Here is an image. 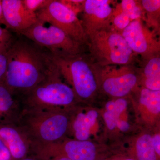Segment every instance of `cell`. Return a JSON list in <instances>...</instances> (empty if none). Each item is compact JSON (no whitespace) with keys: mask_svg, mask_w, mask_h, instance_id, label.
Returning <instances> with one entry per match:
<instances>
[{"mask_svg":"<svg viewBox=\"0 0 160 160\" xmlns=\"http://www.w3.org/2000/svg\"><path fill=\"white\" fill-rule=\"evenodd\" d=\"M18 35L6 52L4 84L21 98L46 80L57 67L49 51Z\"/></svg>","mask_w":160,"mask_h":160,"instance_id":"1","label":"cell"},{"mask_svg":"<svg viewBox=\"0 0 160 160\" xmlns=\"http://www.w3.org/2000/svg\"><path fill=\"white\" fill-rule=\"evenodd\" d=\"M70 111L22 108L17 125L35 147L57 142L69 132Z\"/></svg>","mask_w":160,"mask_h":160,"instance_id":"2","label":"cell"},{"mask_svg":"<svg viewBox=\"0 0 160 160\" xmlns=\"http://www.w3.org/2000/svg\"><path fill=\"white\" fill-rule=\"evenodd\" d=\"M52 57L61 77L69 84L79 102L94 96L100 86V66L90 56L82 52L76 55Z\"/></svg>","mask_w":160,"mask_h":160,"instance_id":"3","label":"cell"},{"mask_svg":"<svg viewBox=\"0 0 160 160\" xmlns=\"http://www.w3.org/2000/svg\"><path fill=\"white\" fill-rule=\"evenodd\" d=\"M61 78L57 67L46 80L20 98L22 109L72 110L79 102L72 89L63 82Z\"/></svg>","mask_w":160,"mask_h":160,"instance_id":"4","label":"cell"},{"mask_svg":"<svg viewBox=\"0 0 160 160\" xmlns=\"http://www.w3.org/2000/svg\"><path fill=\"white\" fill-rule=\"evenodd\" d=\"M90 58L100 67L130 65L135 55L120 32L110 27L89 36Z\"/></svg>","mask_w":160,"mask_h":160,"instance_id":"5","label":"cell"},{"mask_svg":"<svg viewBox=\"0 0 160 160\" xmlns=\"http://www.w3.org/2000/svg\"><path fill=\"white\" fill-rule=\"evenodd\" d=\"M38 19L20 34L49 51L53 57L76 55L82 53L84 45L72 39L56 26Z\"/></svg>","mask_w":160,"mask_h":160,"instance_id":"6","label":"cell"},{"mask_svg":"<svg viewBox=\"0 0 160 160\" xmlns=\"http://www.w3.org/2000/svg\"><path fill=\"white\" fill-rule=\"evenodd\" d=\"M32 154L38 160H48L62 156L71 160H99L106 158L89 141L65 139L56 142L35 147Z\"/></svg>","mask_w":160,"mask_h":160,"instance_id":"7","label":"cell"},{"mask_svg":"<svg viewBox=\"0 0 160 160\" xmlns=\"http://www.w3.org/2000/svg\"><path fill=\"white\" fill-rule=\"evenodd\" d=\"M36 14L38 20L56 26L84 46L87 45V37L81 20L60 0H51L47 6Z\"/></svg>","mask_w":160,"mask_h":160,"instance_id":"8","label":"cell"},{"mask_svg":"<svg viewBox=\"0 0 160 160\" xmlns=\"http://www.w3.org/2000/svg\"><path fill=\"white\" fill-rule=\"evenodd\" d=\"M100 86L109 96L117 98L125 97L137 85L138 77L133 67L129 65L100 67Z\"/></svg>","mask_w":160,"mask_h":160,"instance_id":"9","label":"cell"},{"mask_svg":"<svg viewBox=\"0 0 160 160\" xmlns=\"http://www.w3.org/2000/svg\"><path fill=\"white\" fill-rule=\"evenodd\" d=\"M121 34L135 54L147 59L159 54L160 41L142 19L131 22Z\"/></svg>","mask_w":160,"mask_h":160,"instance_id":"10","label":"cell"},{"mask_svg":"<svg viewBox=\"0 0 160 160\" xmlns=\"http://www.w3.org/2000/svg\"><path fill=\"white\" fill-rule=\"evenodd\" d=\"M113 9L108 0H85L81 20L87 38L110 27Z\"/></svg>","mask_w":160,"mask_h":160,"instance_id":"11","label":"cell"},{"mask_svg":"<svg viewBox=\"0 0 160 160\" xmlns=\"http://www.w3.org/2000/svg\"><path fill=\"white\" fill-rule=\"evenodd\" d=\"M6 29L20 34L38 21L36 14L27 10L22 0H2Z\"/></svg>","mask_w":160,"mask_h":160,"instance_id":"12","label":"cell"},{"mask_svg":"<svg viewBox=\"0 0 160 160\" xmlns=\"http://www.w3.org/2000/svg\"><path fill=\"white\" fill-rule=\"evenodd\" d=\"M0 139L9 150L13 160H20L31 153V143L16 124L0 125Z\"/></svg>","mask_w":160,"mask_h":160,"instance_id":"13","label":"cell"},{"mask_svg":"<svg viewBox=\"0 0 160 160\" xmlns=\"http://www.w3.org/2000/svg\"><path fill=\"white\" fill-rule=\"evenodd\" d=\"M98 116L96 110H80L78 106H76L70 111L69 131L71 132L75 139L88 141Z\"/></svg>","mask_w":160,"mask_h":160,"instance_id":"14","label":"cell"},{"mask_svg":"<svg viewBox=\"0 0 160 160\" xmlns=\"http://www.w3.org/2000/svg\"><path fill=\"white\" fill-rule=\"evenodd\" d=\"M22 111L20 99L4 84H0V125L17 124Z\"/></svg>","mask_w":160,"mask_h":160,"instance_id":"15","label":"cell"},{"mask_svg":"<svg viewBox=\"0 0 160 160\" xmlns=\"http://www.w3.org/2000/svg\"><path fill=\"white\" fill-rule=\"evenodd\" d=\"M127 106L128 102L123 98H118L106 103L103 118L109 130H114L116 128L117 123Z\"/></svg>","mask_w":160,"mask_h":160,"instance_id":"16","label":"cell"},{"mask_svg":"<svg viewBox=\"0 0 160 160\" xmlns=\"http://www.w3.org/2000/svg\"><path fill=\"white\" fill-rule=\"evenodd\" d=\"M129 158L135 160H160L153 148L151 135L145 133L138 138L134 152Z\"/></svg>","mask_w":160,"mask_h":160,"instance_id":"17","label":"cell"},{"mask_svg":"<svg viewBox=\"0 0 160 160\" xmlns=\"http://www.w3.org/2000/svg\"><path fill=\"white\" fill-rule=\"evenodd\" d=\"M139 102L152 114L158 115L160 112V90L142 88L140 92Z\"/></svg>","mask_w":160,"mask_h":160,"instance_id":"18","label":"cell"},{"mask_svg":"<svg viewBox=\"0 0 160 160\" xmlns=\"http://www.w3.org/2000/svg\"><path fill=\"white\" fill-rule=\"evenodd\" d=\"M140 5L147 14V22L149 25L158 29L159 18L160 17V0H142L140 1Z\"/></svg>","mask_w":160,"mask_h":160,"instance_id":"19","label":"cell"},{"mask_svg":"<svg viewBox=\"0 0 160 160\" xmlns=\"http://www.w3.org/2000/svg\"><path fill=\"white\" fill-rule=\"evenodd\" d=\"M142 76L143 81L160 80V58L159 54L147 59Z\"/></svg>","mask_w":160,"mask_h":160,"instance_id":"20","label":"cell"},{"mask_svg":"<svg viewBox=\"0 0 160 160\" xmlns=\"http://www.w3.org/2000/svg\"><path fill=\"white\" fill-rule=\"evenodd\" d=\"M131 22L129 17L122 11L119 5H117L115 9L113 10L110 27L114 31L121 33Z\"/></svg>","mask_w":160,"mask_h":160,"instance_id":"21","label":"cell"},{"mask_svg":"<svg viewBox=\"0 0 160 160\" xmlns=\"http://www.w3.org/2000/svg\"><path fill=\"white\" fill-rule=\"evenodd\" d=\"M119 6L122 11L129 17L132 22L142 19L143 11L139 2L133 0H123Z\"/></svg>","mask_w":160,"mask_h":160,"instance_id":"22","label":"cell"},{"mask_svg":"<svg viewBox=\"0 0 160 160\" xmlns=\"http://www.w3.org/2000/svg\"><path fill=\"white\" fill-rule=\"evenodd\" d=\"M14 38L9 30L0 26V52L6 53Z\"/></svg>","mask_w":160,"mask_h":160,"instance_id":"23","label":"cell"},{"mask_svg":"<svg viewBox=\"0 0 160 160\" xmlns=\"http://www.w3.org/2000/svg\"><path fill=\"white\" fill-rule=\"evenodd\" d=\"M51 2V0H22L23 5L27 10L36 13L45 8Z\"/></svg>","mask_w":160,"mask_h":160,"instance_id":"24","label":"cell"},{"mask_svg":"<svg viewBox=\"0 0 160 160\" xmlns=\"http://www.w3.org/2000/svg\"><path fill=\"white\" fill-rule=\"evenodd\" d=\"M60 1L78 16L79 13H82L83 11L85 0H60Z\"/></svg>","mask_w":160,"mask_h":160,"instance_id":"25","label":"cell"},{"mask_svg":"<svg viewBox=\"0 0 160 160\" xmlns=\"http://www.w3.org/2000/svg\"><path fill=\"white\" fill-rule=\"evenodd\" d=\"M7 69L6 53L0 52V84H4Z\"/></svg>","mask_w":160,"mask_h":160,"instance_id":"26","label":"cell"},{"mask_svg":"<svg viewBox=\"0 0 160 160\" xmlns=\"http://www.w3.org/2000/svg\"><path fill=\"white\" fill-rule=\"evenodd\" d=\"M0 160H13L9 150L0 139Z\"/></svg>","mask_w":160,"mask_h":160,"instance_id":"27","label":"cell"},{"mask_svg":"<svg viewBox=\"0 0 160 160\" xmlns=\"http://www.w3.org/2000/svg\"><path fill=\"white\" fill-rule=\"evenodd\" d=\"M152 143L153 148L158 157H160V134L157 133L152 136Z\"/></svg>","mask_w":160,"mask_h":160,"instance_id":"28","label":"cell"},{"mask_svg":"<svg viewBox=\"0 0 160 160\" xmlns=\"http://www.w3.org/2000/svg\"><path fill=\"white\" fill-rule=\"evenodd\" d=\"M130 124L126 120L120 119L117 123L116 128L123 132L128 131L130 129Z\"/></svg>","mask_w":160,"mask_h":160,"instance_id":"29","label":"cell"},{"mask_svg":"<svg viewBox=\"0 0 160 160\" xmlns=\"http://www.w3.org/2000/svg\"><path fill=\"white\" fill-rule=\"evenodd\" d=\"M1 25L6 26V22H5L4 16H3L2 0H0V26H1Z\"/></svg>","mask_w":160,"mask_h":160,"instance_id":"30","label":"cell"},{"mask_svg":"<svg viewBox=\"0 0 160 160\" xmlns=\"http://www.w3.org/2000/svg\"><path fill=\"white\" fill-rule=\"evenodd\" d=\"M48 160H71L66 157L58 156L51 158Z\"/></svg>","mask_w":160,"mask_h":160,"instance_id":"31","label":"cell"},{"mask_svg":"<svg viewBox=\"0 0 160 160\" xmlns=\"http://www.w3.org/2000/svg\"><path fill=\"white\" fill-rule=\"evenodd\" d=\"M111 160H135L134 159L132 158H131L128 157H123L122 158H116L112 159Z\"/></svg>","mask_w":160,"mask_h":160,"instance_id":"32","label":"cell"},{"mask_svg":"<svg viewBox=\"0 0 160 160\" xmlns=\"http://www.w3.org/2000/svg\"><path fill=\"white\" fill-rule=\"evenodd\" d=\"M20 160H38L33 156H29L27 157Z\"/></svg>","mask_w":160,"mask_h":160,"instance_id":"33","label":"cell"},{"mask_svg":"<svg viewBox=\"0 0 160 160\" xmlns=\"http://www.w3.org/2000/svg\"><path fill=\"white\" fill-rule=\"evenodd\" d=\"M99 160H111V159H109L107 158H104L101 159H100Z\"/></svg>","mask_w":160,"mask_h":160,"instance_id":"34","label":"cell"}]
</instances>
